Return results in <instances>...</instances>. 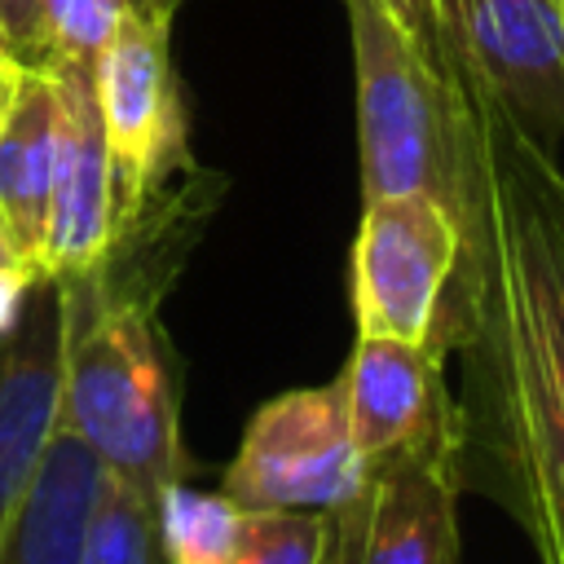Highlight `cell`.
Instances as JSON below:
<instances>
[{"instance_id": "52a82bcc", "label": "cell", "mask_w": 564, "mask_h": 564, "mask_svg": "<svg viewBox=\"0 0 564 564\" xmlns=\"http://www.w3.org/2000/svg\"><path fill=\"white\" fill-rule=\"evenodd\" d=\"M458 264V220L427 194H383L361 203L352 242L357 335L427 339Z\"/></svg>"}, {"instance_id": "4fadbf2b", "label": "cell", "mask_w": 564, "mask_h": 564, "mask_svg": "<svg viewBox=\"0 0 564 564\" xmlns=\"http://www.w3.org/2000/svg\"><path fill=\"white\" fill-rule=\"evenodd\" d=\"M101 463L53 427L35 480L0 542V564H79Z\"/></svg>"}, {"instance_id": "e0dca14e", "label": "cell", "mask_w": 564, "mask_h": 564, "mask_svg": "<svg viewBox=\"0 0 564 564\" xmlns=\"http://www.w3.org/2000/svg\"><path fill=\"white\" fill-rule=\"evenodd\" d=\"M330 520L317 511H247L229 564H322Z\"/></svg>"}, {"instance_id": "30bf717a", "label": "cell", "mask_w": 564, "mask_h": 564, "mask_svg": "<svg viewBox=\"0 0 564 564\" xmlns=\"http://www.w3.org/2000/svg\"><path fill=\"white\" fill-rule=\"evenodd\" d=\"M445 357L449 348L436 335L427 339L357 335V348L339 370V379H344L348 432L361 467L458 419L445 383Z\"/></svg>"}, {"instance_id": "603a6c76", "label": "cell", "mask_w": 564, "mask_h": 564, "mask_svg": "<svg viewBox=\"0 0 564 564\" xmlns=\"http://www.w3.org/2000/svg\"><path fill=\"white\" fill-rule=\"evenodd\" d=\"M0 53H4V40H0Z\"/></svg>"}, {"instance_id": "ac0fdd59", "label": "cell", "mask_w": 564, "mask_h": 564, "mask_svg": "<svg viewBox=\"0 0 564 564\" xmlns=\"http://www.w3.org/2000/svg\"><path fill=\"white\" fill-rule=\"evenodd\" d=\"M0 40L22 70H48L57 62L44 0H0Z\"/></svg>"}, {"instance_id": "7a4b0ae2", "label": "cell", "mask_w": 564, "mask_h": 564, "mask_svg": "<svg viewBox=\"0 0 564 564\" xmlns=\"http://www.w3.org/2000/svg\"><path fill=\"white\" fill-rule=\"evenodd\" d=\"M198 220H150L84 269L53 278L62 300V366L53 427L79 441L101 471L159 498L185 480L181 370L159 322V300L181 269Z\"/></svg>"}, {"instance_id": "277c9868", "label": "cell", "mask_w": 564, "mask_h": 564, "mask_svg": "<svg viewBox=\"0 0 564 564\" xmlns=\"http://www.w3.org/2000/svg\"><path fill=\"white\" fill-rule=\"evenodd\" d=\"M97 115L115 189V238L154 216L194 176L167 22H119L93 57ZM110 238V242H115Z\"/></svg>"}, {"instance_id": "9c48e42d", "label": "cell", "mask_w": 564, "mask_h": 564, "mask_svg": "<svg viewBox=\"0 0 564 564\" xmlns=\"http://www.w3.org/2000/svg\"><path fill=\"white\" fill-rule=\"evenodd\" d=\"M57 159H53V198L44 229V278L93 269L115 238V189L110 159L97 115L93 62L57 57Z\"/></svg>"}, {"instance_id": "5b68a950", "label": "cell", "mask_w": 564, "mask_h": 564, "mask_svg": "<svg viewBox=\"0 0 564 564\" xmlns=\"http://www.w3.org/2000/svg\"><path fill=\"white\" fill-rule=\"evenodd\" d=\"M458 485L463 454L454 419L361 467L352 498L326 516L322 564H458Z\"/></svg>"}, {"instance_id": "8fae6325", "label": "cell", "mask_w": 564, "mask_h": 564, "mask_svg": "<svg viewBox=\"0 0 564 564\" xmlns=\"http://www.w3.org/2000/svg\"><path fill=\"white\" fill-rule=\"evenodd\" d=\"M62 366V300L53 278H40L18 317L0 330V542L35 480L53 436Z\"/></svg>"}, {"instance_id": "ffe728a7", "label": "cell", "mask_w": 564, "mask_h": 564, "mask_svg": "<svg viewBox=\"0 0 564 564\" xmlns=\"http://www.w3.org/2000/svg\"><path fill=\"white\" fill-rule=\"evenodd\" d=\"M392 13L401 18V26L427 48V57L436 62L441 57V44H445V4L441 0H388Z\"/></svg>"}, {"instance_id": "9a60e30c", "label": "cell", "mask_w": 564, "mask_h": 564, "mask_svg": "<svg viewBox=\"0 0 564 564\" xmlns=\"http://www.w3.org/2000/svg\"><path fill=\"white\" fill-rule=\"evenodd\" d=\"M79 564H167L159 542L154 494L101 471Z\"/></svg>"}, {"instance_id": "3957f363", "label": "cell", "mask_w": 564, "mask_h": 564, "mask_svg": "<svg viewBox=\"0 0 564 564\" xmlns=\"http://www.w3.org/2000/svg\"><path fill=\"white\" fill-rule=\"evenodd\" d=\"M357 70L361 203L427 194L463 216V167L454 106L441 66L401 26L388 0H344Z\"/></svg>"}, {"instance_id": "2e32d148", "label": "cell", "mask_w": 564, "mask_h": 564, "mask_svg": "<svg viewBox=\"0 0 564 564\" xmlns=\"http://www.w3.org/2000/svg\"><path fill=\"white\" fill-rule=\"evenodd\" d=\"M53 26V53L70 62H93L106 35L137 18V22H167L176 18L181 0H44Z\"/></svg>"}, {"instance_id": "ba28073f", "label": "cell", "mask_w": 564, "mask_h": 564, "mask_svg": "<svg viewBox=\"0 0 564 564\" xmlns=\"http://www.w3.org/2000/svg\"><path fill=\"white\" fill-rule=\"evenodd\" d=\"M471 75L542 145L564 137V26L555 0H441Z\"/></svg>"}, {"instance_id": "d6986e66", "label": "cell", "mask_w": 564, "mask_h": 564, "mask_svg": "<svg viewBox=\"0 0 564 564\" xmlns=\"http://www.w3.org/2000/svg\"><path fill=\"white\" fill-rule=\"evenodd\" d=\"M35 282H40V273L31 269V260L13 247V238L0 225V330L18 317V308H22V300Z\"/></svg>"}, {"instance_id": "7402d4cb", "label": "cell", "mask_w": 564, "mask_h": 564, "mask_svg": "<svg viewBox=\"0 0 564 564\" xmlns=\"http://www.w3.org/2000/svg\"><path fill=\"white\" fill-rule=\"evenodd\" d=\"M555 9H560V26H564V0H555Z\"/></svg>"}, {"instance_id": "6da1fadb", "label": "cell", "mask_w": 564, "mask_h": 564, "mask_svg": "<svg viewBox=\"0 0 564 564\" xmlns=\"http://www.w3.org/2000/svg\"><path fill=\"white\" fill-rule=\"evenodd\" d=\"M458 132V264L432 335L463 352L458 454L564 471V167L471 75L436 57Z\"/></svg>"}, {"instance_id": "5bb4252c", "label": "cell", "mask_w": 564, "mask_h": 564, "mask_svg": "<svg viewBox=\"0 0 564 564\" xmlns=\"http://www.w3.org/2000/svg\"><path fill=\"white\" fill-rule=\"evenodd\" d=\"M154 516L167 564H229L247 524V507H238L220 489L207 494L185 480L159 489Z\"/></svg>"}, {"instance_id": "44dd1931", "label": "cell", "mask_w": 564, "mask_h": 564, "mask_svg": "<svg viewBox=\"0 0 564 564\" xmlns=\"http://www.w3.org/2000/svg\"><path fill=\"white\" fill-rule=\"evenodd\" d=\"M22 66L9 57V53H0V123H4V115H9V106H13V97H18V84H22Z\"/></svg>"}, {"instance_id": "7c38bea8", "label": "cell", "mask_w": 564, "mask_h": 564, "mask_svg": "<svg viewBox=\"0 0 564 564\" xmlns=\"http://www.w3.org/2000/svg\"><path fill=\"white\" fill-rule=\"evenodd\" d=\"M57 159V84L53 70H26L0 123V225L44 278V229Z\"/></svg>"}, {"instance_id": "8992f818", "label": "cell", "mask_w": 564, "mask_h": 564, "mask_svg": "<svg viewBox=\"0 0 564 564\" xmlns=\"http://www.w3.org/2000/svg\"><path fill=\"white\" fill-rule=\"evenodd\" d=\"M357 485L361 458L348 432L344 379H330L322 388H291L251 414L220 494L247 511L335 516Z\"/></svg>"}]
</instances>
